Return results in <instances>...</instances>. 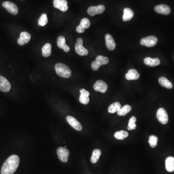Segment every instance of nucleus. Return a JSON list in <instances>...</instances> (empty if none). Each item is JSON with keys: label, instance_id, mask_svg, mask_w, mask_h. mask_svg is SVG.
Segmentation results:
<instances>
[{"label": "nucleus", "instance_id": "obj_1", "mask_svg": "<svg viewBox=\"0 0 174 174\" xmlns=\"http://www.w3.org/2000/svg\"><path fill=\"white\" fill-rule=\"evenodd\" d=\"M19 157L17 155H12L9 157L3 165L1 174H13L19 166Z\"/></svg>", "mask_w": 174, "mask_h": 174}, {"label": "nucleus", "instance_id": "obj_2", "mask_svg": "<svg viewBox=\"0 0 174 174\" xmlns=\"http://www.w3.org/2000/svg\"><path fill=\"white\" fill-rule=\"evenodd\" d=\"M56 73L62 78L68 79L71 76V70L67 65L62 63H58L55 66Z\"/></svg>", "mask_w": 174, "mask_h": 174}, {"label": "nucleus", "instance_id": "obj_3", "mask_svg": "<svg viewBox=\"0 0 174 174\" xmlns=\"http://www.w3.org/2000/svg\"><path fill=\"white\" fill-rule=\"evenodd\" d=\"M57 153L61 161L63 163H67L70 155V151L68 149L63 147H60L57 149Z\"/></svg>", "mask_w": 174, "mask_h": 174}, {"label": "nucleus", "instance_id": "obj_4", "mask_svg": "<svg viewBox=\"0 0 174 174\" xmlns=\"http://www.w3.org/2000/svg\"><path fill=\"white\" fill-rule=\"evenodd\" d=\"M158 39L155 36H149L142 38L141 40V45L145 46L147 47H153L157 44Z\"/></svg>", "mask_w": 174, "mask_h": 174}, {"label": "nucleus", "instance_id": "obj_5", "mask_svg": "<svg viewBox=\"0 0 174 174\" xmlns=\"http://www.w3.org/2000/svg\"><path fill=\"white\" fill-rule=\"evenodd\" d=\"M83 39L79 38L77 39V42L75 45V51L79 55L83 56L88 54V51L83 46Z\"/></svg>", "mask_w": 174, "mask_h": 174}, {"label": "nucleus", "instance_id": "obj_6", "mask_svg": "<svg viewBox=\"0 0 174 174\" xmlns=\"http://www.w3.org/2000/svg\"><path fill=\"white\" fill-rule=\"evenodd\" d=\"M3 7L6 9L12 15H16L19 12V8L15 3L11 2H4L2 3Z\"/></svg>", "mask_w": 174, "mask_h": 174}, {"label": "nucleus", "instance_id": "obj_7", "mask_svg": "<svg viewBox=\"0 0 174 174\" xmlns=\"http://www.w3.org/2000/svg\"><path fill=\"white\" fill-rule=\"evenodd\" d=\"M157 118L160 122L163 124H166L168 121V116L166 111L164 108H160L157 110Z\"/></svg>", "mask_w": 174, "mask_h": 174}, {"label": "nucleus", "instance_id": "obj_8", "mask_svg": "<svg viewBox=\"0 0 174 174\" xmlns=\"http://www.w3.org/2000/svg\"><path fill=\"white\" fill-rule=\"evenodd\" d=\"M105 10L104 5H99L97 6H91L88 9V13L90 16H94L96 14H102Z\"/></svg>", "mask_w": 174, "mask_h": 174}, {"label": "nucleus", "instance_id": "obj_9", "mask_svg": "<svg viewBox=\"0 0 174 174\" xmlns=\"http://www.w3.org/2000/svg\"><path fill=\"white\" fill-rule=\"evenodd\" d=\"M94 88L96 91L104 94L107 91V85L104 81L98 80L94 84Z\"/></svg>", "mask_w": 174, "mask_h": 174}, {"label": "nucleus", "instance_id": "obj_10", "mask_svg": "<svg viewBox=\"0 0 174 174\" xmlns=\"http://www.w3.org/2000/svg\"><path fill=\"white\" fill-rule=\"evenodd\" d=\"M66 120L68 123L70 125L72 126L73 129L77 130L78 131H80L82 130V126L81 124L80 123L79 121H77L72 116H68L66 117Z\"/></svg>", "mask_w": 174, "mask_h": 174}, {"label": "nucleus", "instance_id": "obj_11", "mask_svg": "<svg viewBox=\"0 0 174 174\" xmlns=\"http://www.w3.org/2000/svg\"><path fill=\"white\" fill-rule=\"evenodd\" d=\"M67 2L66 0H54L53 5L56 8L59 9L63 12H66L68 10Z\"/></svg>", "mask_w": 174, "mask_h": 174}, {"label": "nucleus", "instance_id": "obj_12", "mask_svg": "<svg viewBox=\"0 0 174 174\" xmlns=\"http://www.w3.org/2000/svg\"><path fill=\"white\" fill-rule=\"evenodd\" d=\"M10 83L4 77L0 76V90L7 92L11 89Z\"/></svg>", "mask_w": 174, "mask_h": 174}, {"label": "nucleus", "instance_id": "obj_13", "mask_svg": "<svg viewBox=\"0 0 174 174\" xmlns=\"http://www.w3.org/2000/svg\"><path fill=\"white\" fill-rule=\"evenodd\" d=\"M155 11L159 14L163 15H169L171 12V9L168 5L166 4H160L158 5L154 8Z\"/></svg>", "mask_w": 174, "mask_h": 174}, {"label": "nucleus", "instance_id": "obj_14", "mask_svg": "<svg viewBox=\"0 0 174 174\" xmlns=\"http://www.w3.org/2000/svg\"><path fill=\"white\" fill-rule=\"evenodd\" d=\"M31 38V36L29 33L27 32H23L20 34V37L18 39V44L23 46L29 42Z\"/></svg>", "mask_w": 174, "mask_h": 174}, {"label": "nucleus", "instance_id": "obj_15", "mask_svg": "<svg viewBox=\"0 0 174 174\" xmlns=\"http://www.w3.org/2000/svg\"><path fill=\"white\" fill-rule=\"evenodd\" d=\"M66 40L65 37L61 35L57 38V46L59 48L63 49V51L66 52H69L70 48L69 46L66 44Z\"/></svg>", "mask_w": 174, "mask_h": 174}, {"label": "nucleus", "instance_id": "obj_16", "mask_svg": "<svg viewBox=\"0 0 174 174\" xmlns=\"http://www.w3.org/2000/svg\"><path fill=\"white\" fill-rule=\"evenodd\" d=\"M80 96L79 97V102L84 105H87L90 102V92L86 90L82 89L80 90Z\"/></svg>", "mask_w": 174, "mask_h": 174}, {"label": "nucleus", "instance_id": "obj_17", "mask_svg": "<svg viewBox=\"0 0 174 174\" xmlns=\"http://www.w3.org/2000/svg\"><path fill=\"white\" fill-rule=\"evenodd\" d=\"M106 44L107 48L110 51H113L116 47V43L113 37L110 34H106L105 36Z\"/></svg>", "mask_w": 174, "mask_h": 174}, {"label": "nucleus", "instance_id": "obj_18", "mask_svg": "<svg viewBox=\"0 0 174 174\" xmlns=\"http://www.w3.org/2000/svg\"><path fill=\"white\" fill-rule=\"evenodd\" d=\"M139 73L134 69H131L128 71V73L125 75V78L128 80H134L139 78Z\"/></svg>", "mask_w": 174, "mask_h": 174}, {"label": "nucleus", "instance_id": "obj_19", "mask_svg": "<svg viewBox=\"0 0 174 174\" xmlns=\"http://www.w3.org/2000/svg\"><path fill=\"white\" fill-rule=\"evenodd\" d=\"M144 63L147 66L155 67L160 64V60L158 58H155L152 59L150 57H147L144 59Z\"/></svg>", "mask_w": 174, "mask_h": 174}, {"label": "nucleus", "instance_id": "obj_20", "mask_svg": "<svg viewBox=\"0 0 174 174\" xmlns=\"http://www.w3.org/2000/svg\"><path fill=\"white\" fill-rule=\"evenodd\" d=\"M166 168L168 172H174V157L170 156L167 158L166 160Z\"/></svg>", "mask_w": 174, "mask_h": 174}, {"label": "nucleus", "instance_id": "obj_21", "mask_svg": "<svg viewBox=\"0 0 174 174\" xmlns=\"http://www.w3.org/2000/svg\"><path fill=\"white\" fill-rule=\"evenodd\" d=\"M134 16V13L132 10L129 8H126L124 9V14L123 16V20L124 21H128L131 20Z\"/></svg>", "mask_w": 174, "mask_h": 174}, {"label": "nucleus", "instance_id": "obj_22", "mask_svg": "<svg viewBox=\"0 0 174 174\" xmlns=\"http://www.w3.org/2000/svg\"><path fill=\"white\" fill-rule=\"evenodd\" d=\"M42 52L43 57L47 58L50 56L52 52V45L50 43L46 44L42 47Z\"/></svg>", "mask_w": 174, "mask_h": 174}, {"label": "nucleus", "instance_id": "obj_23", "mask_svg": "<svg viewBox=\"0 0 174 174\" xmlns=\"http://www.w3.org/2000/svg\"><path fill=\"white\" fill-rule=\"evenodd\" d=\"M159 82L161 86L165 87L166 88L168 89H171L173 87L172 83L165 77H160L159 79Z\"/></svg>", "mask_w": 174, "mask_h": 174}, {"label": "nucleus", "instance_id": "obj_24", "mask_svg": "<svg viewBox=\"0 0 174 174\" xmlns=\"http://www.w3.org/2000/svg\"><path fill=\"white\" fill-rule=\"evenodd\" d=\"M101 155V151L99 149H95L92 152L90 161L92 164H95L98 161Z\"/></svg>", "mask_w": 174, "mask_h": 174}, {"label": "nucleus", "instance_id": "obj_25", "mask_svg": "<svg viewBox=\"0 0 174 174\" xmlns=\"http://www.w3.org/2000/svg\"><path fill=\"white\" fill-rule=\"evenodd\" d=\"M132 107L130 105H126L123 107H121V109L117 112V115L119 116H123L130 112L131 111Z\"/></svg>", "mask_w": 174, "mask_h": 174}, {"label": "nucleus", "instance_id": "obj_26", "mask_svg": "<svg viewBox=\"0 0 174 174\" xmlns=\"http://www.w3.org/2000/svg\"><path fill=\"white\" fill-rule=\"evenodd\" d=\"M121 105L119 102H115L111 104L108 108V112L110 113H115L117 112L121 108Z\"/></svg>", "mask_w": 174, "mask_h": 174}, {"label": "nucleus", "instance_id": "obj_27", "mask_svg": "<svg viewBox=\"0 0 174 174\" xmlns=\"http://www.w3.org/2000/svg\"><path fill=\"white\" fill-rule=\"evenodd\" d=\"M129 135V133L126 131L122 130L120 131L116 132L115 133L114 137L118 140H123L126 139Z\"/></svg>", "mask_w": 174, "mask_h": 174}, {"label": "nucleus", "instance_id": "obj_28", "mask_svg": "<svg viewBox=\"0 0 174 174\" xmlns=\"http://www.w3.org/2000/svg\"><path fill=\"white\" fill-rule=\"evenodd\" d=\"M95 61L101 65H106L109 63L108 58L102 55L98 56L96 58Z\"/></svg>", "mask_w": 174, "mask_h": 174}, {"label": "nucleus", "instance_id": "obj_29", "mask_svg": "<svg viewBox=\"0 0 174 174\" xmlns=\"http://www.w3.org/2000/svg\"><path fill=\"white\" fill-rule=\"evenodd\" d=\"M158 141V139L157 136L156 135H151L149 137V143L151 148H154L156 147Z\"/></svg>", "mask_w": 174, "mask_h": 174}, {"label": "nucleus", "instance_id": "obj_30", "mask_svg": "<svg viewBox=\"0 0 174 174\" xmlns=\"http://www.w3.org/2000/svg\"><path fill=\"white\" fill-rule=\"evenodd\" d=\"M48 23L47 15L46 14H43L38 20V24L41 26H44Z\"/></svg>", "mask_w": 174, "mask_h": 174}, {"label": "nucleus", "instance_id": "obj_31", "mask_svg": "<svg viewBox=\"0 0 174 174\" xmlns=\"http://www.w3.org/2000/svg\"><path fill=\"white\" fill-rule=\"evenodd\" d=\"M136 121V118L135 117H132L129 120V123H128V130L129 131L133 130L135 129L136 127L135 122Z\"/></svg>", "mask_w": 174, "mask_h": 174}, {"label": "nucleus", "instance_id": "obj_32", "mask_svg": "<svg viewBox=\"0 0 174 174\" xmlns=\"http://www.w3.org/2000/svg\"><path fill=\"white\" fill-rule=\"evenodd\" d=\"M80 25L82 26L85 29H88L90 26V23L89 19L87 18H84L81 20Z\"/></svg>", "mask_w": 174, "mask_h": 174}, {"label": "nucleus", "instance_id": "obj_33", "mask_svg": "<svg viewBox=\"0 0 174 174\" xmlns=\"http://www.w3.org/2000/svg\"><path fill=\"white\" fill-rule=\"evenodd\" d=\"M101 65L99 64L95 61H93L91 63V68L94 71H97Z\"/></svg>", "mask_w": 174, "mask_h": 174}, {"label": "nucleus", "instance_id": "obj_34", "mask_svg": "<svg viewBox=\"0 0 174 174\" xmlns=\"http://www.w3.org/2000/svg\"><path fill=\"white\" fill-rule=\"evenodd\" d=\"M85 29L81 25H79L76 29V30L78 33H83L85 31Z\"/></svg>", "mask_w": 174, "mask_h": 174}]
</instances>
